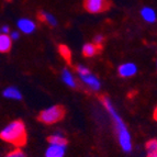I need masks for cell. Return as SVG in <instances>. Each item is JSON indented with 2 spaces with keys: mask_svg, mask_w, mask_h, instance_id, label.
Instances as JSON below:
<instances>
[{
  "mask_svg": "<svg viewBox=\"0 0 157 157\" xmlns=\"http://www.w3.org/2000/svg\"><path fill=\"white\" fill-rule=\"evenodd\" d=\"M60 78L63 80V82L68 86L69 88H76L77 87V79L74 76V74L71 73L68 68H64L60 74Z\"/></svg>",
  "mask_w": 157,
  "mask_h": 157,
  "instance_id": "obj_9",
  "label": "cell"
},
{
  "mask_svg": "<svg viewBox=\"0 0 157 157\" xmlns=\"http://www.w3.org/2000/svg\"><path fill=\"white\" fill-rule=\"evenodd\" d=\"M141 16H142V18H143V20L148 22V23H154L157 19L155 10L152 8H149V7H144V8H142Z\"/></svg>",
  "mask_w": 157,
  "mask_h": 157,
  "instance_id": "obj_12",
  "label": "cell"
},
{
  "mask_svg": "<svg viewBox=\"0 0 157 157\" xmlns=\"http://www.w3.org/2000/svg\"><path fill=\"white\" fill-rule=\"evenodd\" d=\"M5 157H26V155L20 147H17V148L10 151L8 154H6Z\"/></svg>",
  "mask_w": 157,
  "mask_h": 157,
  "instance_id": "obj_18",
  "label": "cell"
},
{
  "mask_svg": "<svg viewBox=\"0 0 157 157\" xmlns=\"http://www.w3.org/2000/svg\"><path fill=\"white\" fill-rule=\"evenodd\" d=\"M146 156L157 157V140H151L146 144Z\"/></svg>",
  "mask_w": 157,
  "mask_h": 157,
  "instance_id": "obj_16",
  "label": "cell"
},
{
  "mask_svg": "<svg viewBox=\"0 0 157 157\" xmlns=\"http://www.w3.org/2000/svg\"><path fill=\"white\" fill-rule=\"evenodd\" d=\"M0 139L3 142L21 147L26 142V128L21 120L11 121L0 131Z\"/></svg>",
  "mask_w": 157,
  "mask_h": 157,
  "instance_id": "obj_2",
  "label": "cell"
},
{
  "mask_svg": "<svg viewBox=\"0 0 157 157\" xmlns=\"http://www.w3.org/2000/svg\"><path fill=\"white\" fill-rule=\"evenodd\" d=\"M9 35H10V37H11V40H18L19 37H20V33H19L18 31H12L11 32L10 34H9Z\"/></svg>",
  "mask_w": 157,
  "mask_h": 157,
  "instance_id": "obj_20",
  "label": "cell"
},
{
  "mask_svg": "<svg viewBox=\"0 0 157 157\" xmlns=\"http://www.w3.org/2000/svg\"><path fill=\"white\" fill-rule=\"evenodd\" d=\"M0 32L5 34H9V28L7 25H3L2 28H1V30H0Z\"/></svg>",
  "mask_w": 157,
  "mask_h": 157,
  "instance_id": "obj_21",
  "label": "cell"
},
{
  "mask_svg": "<svg viewBox=\"0 0 157 157\" xmlns=\"http://www.w3.org/2000/svg\"><path fill=\"white\" fill-rule=\"evenodd\" d=\"M103 42H105V37H103V35H101V34H98V35H96L94 39V44H96L98 47H101L102 44H103Z\"/></svg>",
  "mask_w": 157,
  "mask_h": 157,
  "instance_id": "obj_19",
  "label": "cell"
},
{
  "mask_svg": "<svg viewBox=\"0 0 157 157\" xmlns=\"http://www.w3.org/2000/svg\"><path fill=\"white\" fill-rule=\"evenodd\" d=\"M100 47H98L94 43H86V44L82 46V54L86 57H92L99 52Z\"/></svg>",
  "mask_w": 157,
  "mask_h": 157,
  "instance_id": "obj_13",
  "label": "cell"
},
{
  "mask_svg": "<svg viewBox=\"0 0 157 157\" xmlns=\"http://www.w3.org/2000/svg\"><path fill=\"white\" fill-rule=\"evenodd\" d=\"M76 71L79 79L84 85H86L92 91H99L101 88V82L94 74L91 73L89 68H87L84 65L76 66Z\"/></svg>",
  "mask_w": 157,
  "mask_h": 157,
  "instance_id": "obj_3",
  "label": "cell"
},
{
  "mask_svg": "<svg viewBox=\"0 0 157 157\" xmlns=\"http://www.w3.org/2000/svg\"><path fill=\"white\" fill-rule=\"evenodd\" d=\"M12 46V40L9 34L0 32V53H8Z\"/></svg>",
  "mask_w": 157,
  "mask_h": 157,
  "instance_id": "obj_11",
  "label": "cell"
},
{
  "mask_svg": "<svg viewBox=\"0 0 157 157\" xmlns=\"http://www.w3.org/2000/svg\"><path fill=\"white\" fill-rule=\"evenodd\" d=\"M118 73L122 78H131L137 73V66L132 62L121 64L118 68Z\"/></svg>",
  "mask_w": 157,
  "mask_h": 157,
  "instance_id": "obj_6",
  "label": "cell"
},
{
  "mask_svg": "<svg viewBox=\"0 0 157 157\" xmlns=\"http://www.w3.org/2000/svg\"><path fill=\"white\" fill-rule=\"evenodd\" d=\"M39 17L42 21L46 22L48 25H51V26L57 25V20H56L55 17L53 16V14H51V13L46 12V11H41V12L39 13Z\"/></svg>",
  "mask_w": 157,
  "mask_h": 157,
  "instance_id": "obj_14",
  "label": "cell"
},
{
  "mask_svg": "<svg viewBox=\"0 0 157 157\" xmlns=\"http://www.w3.org/2000/svg\"><path fill=\"white\" fill-rule=\"evenodd\" d=\"M154 119L157 121V107H156V109H155V112H154Z\"/></svg>",
  "mask_w": 157,
  "mask_h": 157,
  "instance_id": "obj_22",
  "label": "cell"
},
{
  "mask_svg": "<svg viewBox=\"0 0 157 157\" xmlns=\"http://www.w3.org/2000/svg\"><path fill=\"white\" fill-rule=\"evenodd\" d=\"M85 8L90 13L103 12L109 8V0H85Z\"/></svg>",
  "mask_w": 157,
  "mask_h": 157,
  "instance_id": "obj_5",
  "label": "cell"
},
{
  "mask_svg": "<svg viewBox=\"0 0 157 157\" xmlns=\"http://www.w3.org/2000/svg\"><path fill=\"white\" fill-rule=\"evenodd\" d=\"M58 51H59L60 56L66 60V62H71V51L69 50V47L67 45L60 44L59 47H58Z\"/></svg>",
  "mask_w": 157,
  "mask_h": 157,
  "instance_id": "obj_17",
  "label": "cell"
},
{
  "mask_svg": "<svg viewBox=\"0 0 157 157\" xmlns=\"http://www.w3.org/2000/svg\"><path fill=\"white\" fill-rule=\"evenodd\" d=\"M17 25L19 28V31L24 34H32L35 31V29H36L35 23L32 21L31 19H26V18L20 19L18 21V23H17Z\"/></svg>",
  "mask_w": 157,
  "mask_h": 157,
  "instance_id": "obj_8",
  "label": "cell"
},
{
  "mask_svg": "<svg viewBox=\"0 0 157 157\" xmlns=\"http://www.w3.org/2000/svg\"><path fill=\"white\" fill-rule=\"evenodd\" d=\"M66 146L62 144H50L45 151V157H65Z\"/></svg>",
  "mask_w": 157,
  "mask_h": 157,
  "instance_id": "obj_7",
  "label": "cell"
},
{
  "mask_svg": "<svg viewBox=\"0 0 157 157\" xmlns=\"http://www.w3.org/2000/svg\"><path fill=\"white\" fill-rule=\"evenodd\" d=\"M2 96L6 99L9 100H21L22 99V94L21 91L14 86H9L5 88L2 91Z\"/></svg>",
  "mask_w": 157,
  "mask_h": 157,
  "instance_id": "obj_10",
  "label": "cell"
},
{
  "mask_svg": "<svg viewBox=\"0 0 157 157\" xmlns=\"http://www.w3.org/2000/svg\"><path fill=\"white\" fill-rule=\"evenodd\" d=\"M48 143L50 144H62L67 145V140L62 133H54L48 137Z\"/></svg>",
  "mask_w": 157,
  "mask_h": 157,
  "instance_id": "obj_15",
  "label": "cell"
},
{
  "mask_svg": "<svg viewBox=\"0 0 157 157\" xmlns=\"http://www.w3.org/2000/svg\"><path fill=\"white\" fill-rule=\"evenodd\" d=\"M65 115V109L62 105H51L39 114V120L44 124H54Z\"/></svg>",
  "mask_w": 157,
  "mask_h": 157,
  "instance_id": "obj_4",
  "label": "cell"
},
{
  "mask_svg": "<svg viewBox=\"0 0 157 157\" xmlns=\"http://www.w3.org/2000/svg\"><path fill=\"white\" fill-rule=\"evenodd\" d=\"M101 103L105 107V110H107V112L110 114L111 119H112L113 125H114V128L117 130L119 144H120L122 151L125 153H130L132 151V148H133L132 137H131V134H130V131L128 130L125 123H124L123 119L121 118V115L119 114L115 107L113 105L111 100L108 97H102Z\"/></svg>",
  "mask_w": 157,
  "mask_h": 157,
  "instance_id": "obj_1",
  "label": "cell"
},
{
  "mask_svg": "<svg viewBox=\"0 0 157 157\" xmlns=\"http://www.w3.org/2000/svg\"><path fill=\"white\" fill-rule=\"evenodd\" d=\"M156 66H157V63H156Z\"/></svg>",
  "mask_w": 157,
  "mask_h": 157,
  "instance_id": "obj_23",
  "label": "cell"
}]
</instances>
